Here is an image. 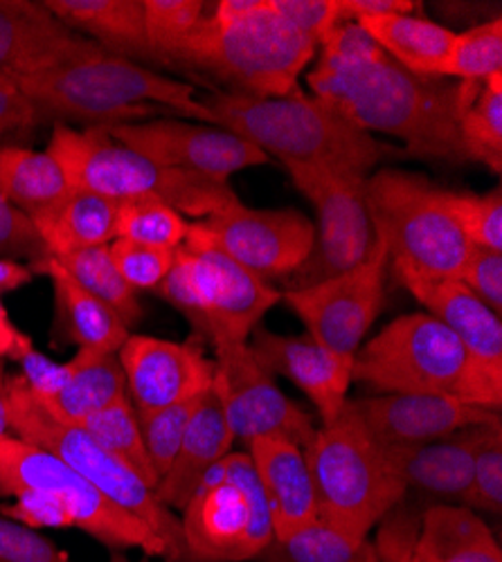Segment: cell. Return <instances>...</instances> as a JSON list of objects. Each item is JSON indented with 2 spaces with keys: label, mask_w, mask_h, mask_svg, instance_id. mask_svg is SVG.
Wrapping results in <instances>:
<instances>
[{
  "label": "cell",
  "mask_w": 502,
  "mask_h": 562,
  "mask_svg": "<svg viewBox=\"0 0 502 562\" xmlns=\"http://www.w3.org/2000/svg\"><path fill=\"white\" fill-rule=\"evenodd\" d=\"M36 120L38 113L21 88L10 77L0 75V143L16 131H25Z\"/></svg>",
  "instance_id": "cell-50"
},
{
  "label": "cell",
  "mask_w": 502,
  "mask_h": 562,
  "mask_svg": "<svg viewBox=\"0 0 502 562\" xmlns=\"http://www.w3.org/2000/svg\"><path fill=\"white\" fill-rule=\"evenodd\" d=\"M102 128L118 143L163 167L216 180H227L233 173L268 162V156L248 139L214 124H190L165 117Z\"/></svg>",
  "instance_id": "cell-17"
},
{
  "label": "cell",
  "mask_w": 502,
  "mask_h": 562,
  "mask_svg": "<svg viewBox=\"0 0 502 562\" xmlns=\"http://www.w3.org/2000/svg\"><path fill=\"white\" fill-rule=\"evenodd\" d=\"M70 194L59 162L48 151L0 147V196L27 218Z\"/></svg>",
  "instance_id": "cell-31"
},
{
  "label": "cell",
  "mask_w": 502,
  "mask_h": 562,
  "mask_svg": "<svg viewBox=\"0 0 502 562\" xmlns=\"http://www.w3.org/2000/svg\"><path fill=\"white\" fill-rule=\"evenodd\" d=\"M192 562H246L272 542L270 508L248 452L225 454L182 506Z\"/></svg>",
  "instance_id": "cell-12"
},
{
  "label": "cell",
  "mask_w": 502,
  "mask_h": 562,
  "mask_svg": "<svg viewBox=\"0 0 502 562\" xmlns=\"http://www.w3.org/2000/svg\"><path fill=\"white\" fill-rule=\"evenodd\" d=\"M354 23L368 32L394 64L426 79H442V68L458 34L417 14H386Z\"/></svg>",
  "instance_id": "cell-30"
},
{
  "label": "cell",
  "mask_w": 502,
  "mask_h": 562,
  "mask_svg": "<svg viewBox=\"0 0 502 562\" xmlns=\"http://www.w3.org/2000/svg\"><path fill=\"white\" fill-rule=\"evenodd\" d=\"M66 27L113 57L154 64L145 32L143 0H45Z\"/></svg>",
  "instance_id": "cell-26"
},
{
  "label": "cell",
  "mask_w": 502,
  "mask_h": 562,
  "mask_svg": "<svg viewBox=\"0 0 502 562\" xmlns=\"http://www.w3.org/2000/svg\"><path fill=\"white\" fill-rule=\"evenodd\" d=\"M5 324H10V317H8V311L3 306V300H0V326H5Z\"/></svg>",
  "instance_id": "cell-54"
},
{
  "label": "cell",
  "mask_w": 502,
  "mask_h": 562,
  "mask_svg": "<svg viewBox=\"0 0 502 562\" xmlns=\"http://www.w3.org/2000/svg\"><path fill=\"white\" fill-rule=\"evenodd\" d=\"M154 293L186 315L214 349L248 342L261 317L282 300L272 284L208 244L192 223Z\"/></svg>",
  "instance_id": "cell-10"
},
{
  "label": "cell",
  "mask_w": 502,
  "mask_h": 562,
  "mask_svg": "<svg viewBox=\"0 0 502 562\" xmlns=\"http://www.w3.org/2000/svg\"><path fill=\"white\" fill-rule=\"evenodd\" d=\"M30 268L34 274H43L53 281L59 315L70 338L81 351L98 356H111L120 351V347L131 336V329L115 311L83 291L53 257L30 263Z\"/></svg>",
  "instance_id": "cell-28"
},
{
  "label": "cell",
  "mask_w": 502,
  "mask_h": 562,
  "mask_svg": "<svg viewBox=\"0 0 502 562\" xmlns=\"http://www.w3.org/2000/svg\"><path fill=\"white\" fill-rule=\"evenodd\" d=\"M413 560L502 562V551L480 513L462 504H435L420 515Z\"/></svg>",
  "instance_id": "cell-27"
},
{
  "label": "cell",
  "mask_w": 502,
  "mask_h": 562,
  "mask_svg": "<svg viewBox=\"0 0 502 562\" xmlns=\"http://www.w3.org/2000/svg\"><path fill=\"white\" fill-rule=\"evenodd\" d=\"M0 562H75L36 529L0 513Z\"/></svg>",
  "instance_id": "cell-44"
},
{
  "label": "cell",
  "mask_w": 502,
  "mask_h": 562,
  "mask_svg": "<svg viewBox=\"0 0 502 562\" xmlns=\"http://www.w3.org/2000/svg\"><path fill=\"white\" fill-rule=\"evenodd\" d=\"M248 345L268 373L285 376L313 403L323 418V426L334 424L343 414L354 383V358L332 353L309 334L280 336L259 329V326L253 331Z\"/></svg>",
  "instance_id": "cell-20"
},
{
  "label": "cell",
  "mask_w": 502,
  "mask_h": 562,
  "mask_svg": "<svg viewBox=\"0 0 502 562\" xmlns=\"http://www.w3.org/2000/svg\"><path fill=\"white\" fill-rule=\"evenodd\" d=\"M32 277H34L32 268L25 266L23 261L0 259V295L30 284Z\"/></svg>",
  "instance_id": "cell-52"
},
{
  "label": "cell",
  "mask_w": 502,
  "mask_h": 562,
  "mask_svg": "<svg viewBox=\"0 0 502 562\" xmlns=\"http://www.w3.org/2000/svg\"><path fill=\"white\" fill-rule=\"evenodd\" d=\"M285 169L317 214L313 250L304 266L287 279L289 286L302 289L358 266L375 244L365 203L368 176L306 165H285Z\"/></svg>",
  "instance_id": "cell-13"
},
{
  "label": "cell",
  "mask_w": 502,
  "mask_h": 562,
  "mask_svg": "<svg viewBox=\"0 0 502 562\" xmlns=\"http://www.w3.org/2000/svg\"><path fill=\"white\" fill-rule=\"evenodd\" d=\"M352 379L377 394L450 396L491 412L502 405V379L428 313L401 315L360 345Z\"/></svg>",
  "instance_id": "cell-5"
},
{
  "label": "cell",
  "mask_w": 502,
  "mask_h": 562,
  "mask_svg": "<svg viewBox=\"0 0 502 562\" xmlns=\"http://www.w3.org/2000/svg\"><path fill=\"white\" fill-rule=\"evenodd\" d=\"M442 201L455 225L473 248L502 252V192L500 187L487 192L442 190Z\"/></svg>",
  "instance_id": "cell-40"
},
{
  "label": "cell",
  "mask_w": 502,
  "mask_h": 562,
  "mask_svg": "<svg viewBox=\"0 0 502 562\" xmlns=\"http://www.w3.org/2000/svg\"><path fill=\"white\" fill-rule=\"evenodd\" d=\"M502 72V21L495 16L482 25H473L455 34L448 59L442 68V79H458L460 83H482Z\"/></svg>",
  "instance_id": "cell-38"
},
{
  "label": "cell",
  "mask_w": 502,
  "mask_h": 562,
  "mask_svg": "<svg viewBox=\"0 0 502 562\" xmlns=\"http://www.w3.org/2000/svg\"><path fill=\"white\" fill-rule=\"evenodd\" d=\"M100 50L66 27L43 3L0 0V75L14 79Z\"/></svg>",
  "instance_id": "cell-21"
},
{
  "label": "cell",
  "mask_w": 502,
  "mask_h": 562,
  "mask_svg": "<svg viewBox=\"0 0 502 562\" xmlns=\"http://www.w3.org/2000/svg\"><path fill=\"white\" fill-rule=\"evenodd\" d=\"M8 420L10 432L45 452L55 454L88 484H93L107 499L143 520L171 549L176 562H192L182 540L180 518L158 502L129 465L104 450L79 424L64 418L48 401L41 398L23 376L8 379Z\"/></svg>",
  "instance_id": "cell-8"
},
{
  "label": "cell",
  "mask_w": 502,
  "mask_h": 562,
  "mask_svg": "<svg viewBox=\"0 0 502 562\" xmlns=\"http://www.w3.org/2000/svg\"><path fill=\"white\" fill-rule=\"evenodd\" d=\"M145 32L154 64H174L180 45L205 16L201 0H143Z\"/></svg>",
  "instance_id": "cell-39"
},
{
  "label": "cell",
  "mask_w": 502,
  "mask_h": 562,
  "mask_svg": "<svg viewBox=\"0 0 502 562\" xmlns=\"http://www.w3.org/2000/svg\"><path fill=\"white\" fill-rule=\"evenodd\" d=\"M388 263V248L375 239L370 255L358 266L309 286L289 289L282 300L317 345L354 358L383 308Z\"/></svg>",
  "instance_id": "cell-14"
},
{
  "label": "cell",
  "mask_w": 502,
  "mask_h": 562,
  "mask_svg": "<svg viewBox=\"0 0 502 562\" xmlns=\"http://www.w3.org/2000/svg\"><path fill=\"white\" fill-rule=\"evenodd\" d=\"M401 284L431 317L460 338L469 353L502 379V322L467 284L453 277H435L394 266Z\"/></svg>",
  "instance_id": "cell-22"
},
{
  "label": "cell",
  "mask_w": 502,
  "mask_h": 562,
  "mask_svg": "<svg viewBox=\"0 0 502 562\" xmlns=\"http://www.w3.org/2000/svg\"><path fill=\"white\" fill-rule=\"evenodd\" d=\"M190 223L180 212L156 199L118 203L115 239L160 250H176L188 237Z\"/></svg>",
  "instance_id": "cell-37"
},
{
  "label": "cell",
  "mask_w": 502,
  "mask_h": 562,
  "mask_svg": "<svg viewBox=\"0 0 502 562\" xmlns=\"http://www.w3.org/2000/svg\"><path fill=\"white\" fill-rule=\"evenodd\" d=\"M495 424V420H493ZM491 424L465 428L444 439L381 448L390 471L405 486L428 497L460 502L471 484L476 450Z\"/></svg>",
  "instance_id": "cell-23"
},
{
  "label": "cell",
  "mask_w": 502,
  "mask_h": 562,
  "mask_svg": "<svg viewBox=\"0 0 502 562\" xmlns=\"http://www.w3.org/2000/svg\"><path fill=\"white\" fill-rule=\"evenodd\" d=\"M306 75L315 100L365 133L397 137L410 156L462 162L460 92L394 64L358 23H338Z\"/></svg>",
  "instance_id": "cell-1"
},
{
  "label": "cell",
  "mask_w": 502,
  "mask_h": 562,
  "mask_svg": "<svg viewBox=\"0 0 502 562\" xmlns=\"http://www.w3.org/2000/svg\"><path fill=\"white\" fill-rule=\"evenodd\" d=\"M38 115L90 126L138 124L152 115L176 113L210 124L192 83L169 79L147 66L113 57L102 48L14 79Z\"/></svg>",
  "instance_id": "cell-2"
},
{
  "label": "cell",
  "mask_w": 502,
  "mask_h": 562,
  "mask_svg": "<svg viewBox=\"0 0 502 562\" xmlns=\"http://www.w3.org/2000/svg\"><path fill=\"white\" fill-rule=\"evenodd\" d=\"M19 364L23 369V381L30 385L32 392H36L43 398H53L66 385L70 373L68 362H55L48 356L38 353L34 347H30L21 356Z\"/></svg>",
  "instance_id": "cell-49"
},
{
  "label": "cell",
  "mask_w": 502,
  "mask_h": 562,
  "mask_svg": "<svg viewBox=\"0 0 502 562\" xmlns=\"http://www.w3.org/2000/svg\"><path fill=\"white\" fill-rule=\"evenodd\" d=\"M365 430L381 446H410L450 437L465 428L500 420V412L450 396L379 394L349 401Z\"/></svg>",
  "instance_id": "cell-19"
},
{
  "label": "cell",
  "mask_w": 502,
  "mask_h": 562,
  "mask_svg": "<svg viewBox=\"0 0 502 562\" xmlns=\"http://www.w3.org/2000/svg\"><path fill=\"white\" fill-rule=\"evenodd\" d=\"M201 396L174 403L169 407H163V409H156L149 414H138L143 441H145L149 461L154 465V473L158 475V482L167 475V471L171 468V463L178 454L182 435H186V430L190 426V418H192Z\"/></svg>",
  "instance_id": "cell-41"
},
{
  "label": "cell",
  "mask_w": 502,
  "mask_h": 562,
  "mask_svg": "<svg viewBox=\"0 0 502 562\" xmlns=\"http://www.w3.org/2000/svg\"><path fill=\"white\" fill-rule=\"evenodd\" d=\"M115 212L118 203L109 199L70 190L66 199L30 221L45 252L57 259L115 241Z\"/></svg>",
  "instance_id": "cell-29"
},
{
  "label": "cell",
  "mask_w": 502,
  "mask_h": 562,
  "mask_svg": "<svg viewBox=\"0 0 502 562\" xmlns=\"http://www.w3.org/2000/svg\"><path fill=\"white\" fill-rule=\"evenodd\" d=\"M259 558L266 562H362L377 560V553L368 540L354 538L317 518L287 538H272Z\"/></svg>",
  "instance_id": "cell-35"
},
{
  "label": "cell",
  "mask_w": 502,
  "mask_h": 562,
  "mask_svg": "<svg viewBox=\"0 0 502 562\" xmlns=\"http://www.w3.org/2000/svg\"><path fill=\"white\" fill-rule=\"evenodd\" d=\"M48 257L32 221L0 196V259L36 263Z\"/></svg>",
  "instance_id": "cell-46"
},
{
  "label": "cell",
  "mask_w": 502,
  "mask_h": 562,
  "mask_svg": "<svg viewBox=\"0 0 502 562\" xmlns=\"http://www.w3.org/2000/svg\"><path fill=\"white\" fill-rule=\"evenodd\" d=\"M362 562H377V560H362Z\"/></svg>",
  "instance_id": "cell-56"
},
{
  "label": "cell",
  "mask_w": 502,
  "mask_h": 562,
  "mask_svg": "<svg viewBox=\"0 0 502 562\" xmlns=\"http://www.w3.org/2000/svg\"><path fill=\"white\" fill-rule=\"evenodd\" d=\"M270 8L315 45L341 23L338 0H270Z\"/></svg>",
  "instance_id": "cell-47"
},
{
  "label": "cell",
  "mask_w": 502,
  "mask_h": 562,
  "mask_svg": "<svg viewBox=\"0 0 502 562\" xmlns=\"http://www.w3.org/2000/svg\"><path fill=\"white\" fill-rule=\"evenodd\" d=\"M246 446L270 508L272 538H287L317 520L315 488L304 450L278 437L253 439Z\"/></svg>",
  "instance_id": "cell-24"
},
{
  "label": "cell",
  "mask_w": 502,
  "mask_h": 562,
  "mask_svg": "<svg viewBox=\"0 0 502 562\" xmlns=\"http://www.w3.org/2000/svg\"><path fill=\"white\" fill-rule=\"evenodd\" d=\"M111 257L124 277L126 284L135 291H156L160 281L174 266L176 250H160L141 244H131L124 239H115L109 244Z\"/></svg>",
  "instance_id": "cell-43"
},
{
  "label": "cell",
  "mask_w": 502,
  "mask_h": 562,
  "mask_svg": "<svg viewBox=\"0 0 502 562\" xmlns=\"http://www.w3.org/2000/svg\"><path fill=\"white\" fill-rule=\"evenodd\" d=\"M420 5L413 0H338L341 23L386 16V14H415Z\"/></svg>",
  "instance_id": "cell-51"
},
{
  "label": "cell",
  "mask_w": 502,
  "mask_h": 562,
  "mask_svg": "<svg viewBox=\"0 0 502 562\" xmlns=\"http://www.w3.org/2000/svg\"><path fill=\"white\" fill-rule=\"evenodd\" d=\"M304 459L315 488L317 518L354 538L368 540L408 495L349 401L334 424L315 430Z\"/></svg>",
  "instance_id": "cell-9"
},
{
  "label": "cell",
  "mask_w": 502,
  "mask_h": 562,
  "mask_svg": "<svg viewBox=\"0 0 502 562\" xmlns=\"http://www.w3.org/2000/svg\"><path fill=\"white\" fill-rule=\"evenodd\" d=\"M212 392L221 403L235 441L278 437L302 450L315 437L311 414L293 403L253 356L250 345L214 349Z\"/></svg>",
  "instance_id": "cell-15"
},
{
  "label": "cell",
  "mask_w": 502,
  "mask_h": 562,
  "mask_svg": "<svg viewBox=\"0 0 502 562\" xmlns=\"http://www.w3.org/2000/svg\"><path fill=\"white\" fill-rule=\"evenodd\" d=\"M458 131L465 160L502 169V72L482 83H458Z\"/></svg>",
  "instance_id": "cell-33"
},
{
  "label": "cell",
  "mask_w": 502,
  "mask_h": 562,
  "mask_svg": "<svg viewBox=\"0 0 502 562\" xmlns=\"http://www.w3.org/2000/svg\"><path fill=\"white\" fill-rule=\"evenodd\" d=\"M126 394L135 414H149L205 394L214 381V360L201 347L131 334L118 351Z\"/></svg>",
  "instance_id": "cell-18"
},
{
  "label": "cell",
  "mask_w": 502,
  "mask_h": 562,
  "mask_svg": "<svg viewBox=\"0 0 502 562\" xmlns=\"http://www.w3.org/2000/svg\"><path fill=\"white\" fill-rule=\"evenodd\" d=\"M0 495L14 499L0 513L32 529H79L113 551L138 549L176 562L167 542L143 520L107 499L55 454L14 435L0 439Z\"/></svg>",
  "instance_id": "cell-3"
},
{
  "label": "cell",
  "mask_w": 502,
  "mask_h": 562,
  "mask_svg": "<svg viewBox=\"0 0 502 562\" xmlns=\"http://www.w3.org/2000/svg\"><path fill=\"white\" fill-rule=\"evenodd\" d=\"M442 190L420 173L379 169L365 180V203L392 266L460 279L473 246L446 212Z\"/></svg>",
  "instance_id": "cell-11"
},
{
  "label": "cell",
  "mask_w": 502,
  "mask_h": 562,
  "mask_svg": "<svg viewBox=\"0 0 502 562\" xmlns=\"http://www.w3.org/2000/svg\"><path fill=\"white\" fill-rule=\"evenodd\" d=\"M233 443L235 435L210 387L190 418L171 468L154 491L158 502L169 510H182L201 480L225 454L233 452Z\"/></svg>",
  "instance_id": "cell-25"
},
{
  "label": "cell",
  "mask_w": 502,
  "mask_h": 562,
  "mask_svg": "<svg viewBox=\"0 0 502 562\" xmlns=\"http://www.w3.org/2000/svg\"><path fill=\"white\" fill-rule=\"evenodd\" d=\"M5 387H8V376H5V367L0 362V439L10 437V420H8V396H5Z\"/></svg>",
  "instance_id": "cell-53"
},
{
  "label": "cell",
  "mask_w": 502,
  "mask_h": 562,
  "mask_svg": "<svg viewBox=\"0 0 502 562\" xmlns=\"http://www.w3.org/2000/svg\"><path fill=\"white\" fill-rule=\"evenodd\" d=\"M192 227L268 284L298 272L315 241V225L300 210H253L242 201L194 221Z\"/></svg>",
  "instance_id": "cell-16"
},
{
  "label": "cell",
  "mask_w": 502,
  "mask_h": 562,
  "mask_svg": "<svg viewBox=\"0 0 502 562\" xmlns=\"http://www.w3.org/2000/svg\"><path fill=\"white\" fill-rule=\"evenodd\" d=\"M70 373L66 385L48 401L64 418L81 424L83 418L96 414L111 403L129 396L126 379L118 353L98 356L77 349L75 358L68 360ZM43 398V396H41Z\"/></svg>",
  "instance_id": "cell-32"
},
{
  "label": "cell",
  "mask_w": 502,
  "mask_h": 562,
  "mask_svg": "<svg viewBox=\"0 0 502 562\" xmlns=\"http://www.w3.org/2000/svg\"><path fill=\"white\" fill-rule=\"evenodd\" d=\"M420 529V515L403 506H394L379 522V536L375 544L377 562H415L413 544Z\"/></svg>",
  "instance_id": "cell-45"
},
{
  "label": "cell",
  "mask_w": 502,
  "mask_h": 562,
  "mask_svg": "<svg viewBox=\"0 0 502 562\" xmlns=\"http://www.w3.org/2000/svg\"><path fill=\"white\" fill-rule=\"evenodd\" d=\"M460 281L493 311L502 313V252L471 248Z\"/></svg>",
  "instance_id": "cell-48"
},
{
  "label": "cell",
  "mask_w": 502,
  "mask_h": 562,
  "mask_svg": "<svg viewBox=\"0 0 502 562\" xmlns=\"http://www.w3.org/2000/svg\"><path fill=\"white\" fill-rule=\"evenodd\" d=\"M79 426L104 450H109L115 459L129 465L147 486L156 491L158 475L154 473V465L143 441L138 414H135L129 396L111 403L109 407L96 414H90Z\"/></svg>",
  "instance_id": "cell-36"
},
{
  "label": "cell",
  "mask_w": 502,
  "mask_h": 562,
  "mask_svg": "<svg viewBox=\"0 0 502 562\" xmlns=\"http://www.w3.org/2000/svg\"><path fill=\"white\" fill-rule=\"evenodd\" d=\"M210 124L233 131L282 165L330 167L370 176L390 147L315 98H248L219 90L199 98Z\"/></svg>",
  "instance_id": "cell-4"
},
{
  "label": "cell",
  "mask_w": 502,
  "mask_h": 562,
  "mask_svg": "<svg viewBox=\"0 0 502 562\" xmlns=\"http://www.w3.org/2000/svg\"><path fill=\"white\" fill-rule=\"evenodd\" d=\"M45 151L59 162L70 190L113 203L156 199L201 221L239 201L231 180L163 167L118 143L102 126L75 128L57 122Z\"/></svg>",
  "instance_id": "cell-6"
},
{
  "label": "cell",
  "mask_w": 502,
  "mask_h": 562,
  "mask_svg": "<svg viewBox=\"0 0 502 562\" xmlns=\"http://www.w3.org/2000/svg\"><path fill=\"white\" fill-rule=\"evenodd\" d=\"M111 562H129V560L124 558V553H122V551H115V553L111 555Z\"/></svg>",
  "instance_id": "cell-55"
},
{
  "label": "cell",
  "mask_w": 502,
  "mask_h": 562,
  "mask_svg": "<svg viewBox=\"0 0 502 562\" xmlns=\"http://www.w3.org/2000/svg\"><path fill=\"white\" fill-rule=\"evenodd\" d=\"M55 261L77 281L83 291L104 302L111 311H115L129 329L143 319L141 297L120 274L109 246L77 250L72 255L57 257Z\"/></svg>",
  "instance_id": "cell-34"
},
{
  "label": "cell",
  "mask_w": 502,
  "mask_h": 562,
  "mask_svg": "<svg viewBox=\"0 0 502 562\" xmlns=\"http://www.w3.org/2000/svg\"><path fill=\"white\" fill-rule=\"evenodd\" d=\"M462 506L489 515H500L502 510V420L487 428L476 450L473 475Z\"/></svg>",
  "instance_id": "cell-42"
},
{
  "label": "cell",
  "mask_w": 502,
  "mask_h": 562,
  "mask_svg": "<svg viewBox=\"0 0 502 562\" xmlns=\"http://www.w3.org/2000/svg\"><path fill=\"white\" fill-rule=\"evenodd\" d=\"M317 45L270 8V0L235 23L205 14L174 64L205 70L248 98H289L309 70Z\"/></svg>",
  "instance_id": "cell-7"
}]
</instances>
